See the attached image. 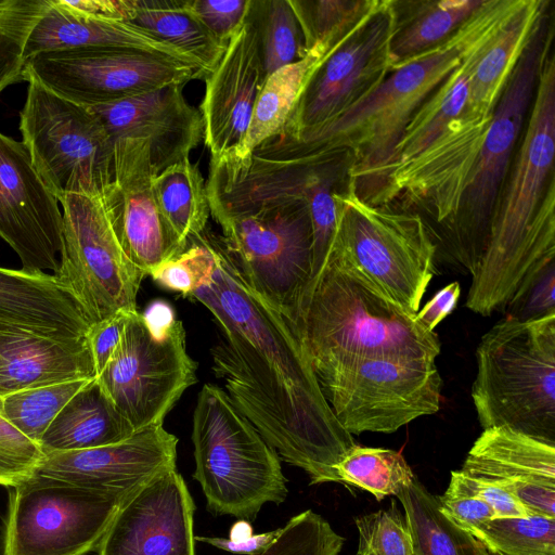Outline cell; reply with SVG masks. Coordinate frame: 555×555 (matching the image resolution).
Returning <instances> with one entry per match:
<instances>
[{
	"mask_svg": "<svg viewBox=\"0 0 555 555\" xmlns=\"http://www.w3.org/2000/svg\"><path fill=\"white\" fill-rule=\"evenodd\" d=\"M253 535V527L248 520L240 519L234 522L229 532V539L233 542H243Z\"/></svg>",
	"mask_w": 555,
	"mask_h": 555,
	"instance_id": "obj_53",
	"label": "cell"
},
{
	"mask_svg": "<svg viewBox=\"0 0 555 555\" xmlns=\"http://www.w3.org/2000/svg\"><path fill=\"white\" fill-rule=\"evenodd\" d=\"M461 470L506 488L528 513L555 518V444L505 427L483 429Z\"/></svg>",
	"mask_w": 555,
	"mask_h": 555,
	"instance_id": "obj_23",
	"label": "cell"
},
{
	"mask_svg": "<svg viewBox=\"0 0 555 555\" xmlns=\"http://www.w3.org/2000/svg\"><path fill=\"white\" fill-rule=\"evenodd\" d=\"M63 249L54 276L93 324L119 311L137 310L145 274L124 251L105 192L67 194L59 199Z\"/></svg>",
	"mask_w": 555,
	"mask_h": 555,
	"instance_id": "obj_13",
	"label": "cell"
},
{
	"mask_svg": "<svg viewBox=\"0 0 555 555\" xmlns=\"http://www.w3.org/2000/svg\"><path fill=\"white\" fill-rule=\"evenodd\" d=\"M49 0H0V93L24 80L26 39Z\"/></svg>",
	"mask_w": 555,
	"mask_h": 555,
	"instance_id": "obj_40",
	"label": "cell"
},
{
	"mask_svg": "<svg viewBox=\"0 0 555 555\" xmlns=\"http://www.w3.org/2000/svg\"><path fill=\"white\" fill-rule=\"evenodd\" d=\"M35 80L76 104L93 107L198 78L190 65L165 55L127 49L79 48L37 54L25 62Z\"/></svg>",
	"mask_w": 555,
	"mask_h": 555,
	"instance_id": "obj_16",
	"label": "cell"
},
{
	"mask_svg": "<svg viewBox=\"0 0 555 555\" xmlns=\"http://www.w3.org/2000/svg\"><path fill=\"white\" fill-rule=\"evenodd\" d=\"M131 311H119L93 323L86 334L87 345L92 358L94 376L98 377L116 351Z\"/></svg>",
	"mask_w": 555,
	"mask_h": 555,
	"instance_id": "obj_48",
	"label": "cell"
},
{
	"mask_svg": "<svg viewBox=\"0 0 555 555\" xmlns=\"http://www.w3.org/2000/svg\"><path fill=\"white\" fill-rule=\"evenodd\" d=\"M485 0L420 2L409 17H398L390 42V70L450 39ZM397 12V11H396Z\"/></svg>",
	"mask_w": 555,
	"mask_h": 555,
	"instance_id": "obj_34",
	"label": "cell"
},
{
	"mask_svg": "<svg viewBox=\"0 0 555 555\" xmlns=\"http://www.w3.org/2000/svg\"><path fill=\"white\" fill-rule=\"evenodd\" d=\"M137 433L93 378L61 410L39 441L43 454L120 442Z\"/></svg>",
	"mask_w": 555,
	"mask_h": 555,
	"instance_id": "obj_28",
	"label": "cell"
},
{
	"mask_svg": "<svg viewBox=\"0 0 555 555\" xmlns=\"http://www.w3.org/2000/svg\"><path fill=\"white\" fill-rule=\"evenodd\" d=\"M67 4L83 14L107 21L131 22L137 0H78Z\"/></svg>",
	"mask_w": 555,
	"mask_h": 555,
	"instance_id": "obj_51",
	"label": "cell"
},
{
	"mask_svg": "<svg viewBox=\"0 0 555 555\" xmlns=\"http://www.w3.org/2000/svg\"><path fill=\"white\" fill-rule=\"evenodd\" d=\"M339 482L373 494L377 501L397 496L416 478L400 452L356 444L337 464Z\"/></svg>",
	"mask_w": 555,
	"mask_h": 555,
	"instance_id": "obj_36",
	"label": "cell"
},
{
	"mask_svg": "<svg viewBox=\"0 0 555 555\" xmlns=\"http://www.w3.org/2000/svg\"><path fill=\"white\" fill-rule=\"evenodd\" d=\"M495 31L476 46L415 112L395 147L391 160L382 176L375 194L388 171L408 163L423 152L450 122L464 114L475 65L483 47Z\"/></svg>",
	"mask_w": 555,
	"mask_h": 555,
	"instance_id": "obj_30",
	"label": "cell"
},
{
	"mask_svg": "<svg viewBox=\"0 0 555 555\" xmlns=\"http://www.w3.org/2000/svg\"><path fill=\"white\" fill-rule=\"evenodd\" d=\"M449 490L470 494L487 502L498 517H525L529 515L521 502L501 485L469 476L461 469L451 472Z\"/></svg>",
	"mask_w": 555,
	"mask_h": 555,
	"instance_id": "obj_47",
	"label": "cell"
},
{
	"mask_svg": "<svg viewBox=\"0 0 555 555\" xmlns=\"http://www.w3.org/2000/svg\"><path fill=\"white\" fill-rule=\"evenodd\" d=\"M519 3L520 0H485L450 39L390 70L376 91L359 106L299 141L325 151L348 152V180L359 196L370 202L415 112Z\"/></svg>",
	"mask_w": 555,
	"mask_h": 555,
	"instance_id": "obj_3",
	"label": "cell"
},
{
	"mask_svg": "<svg viewBox=\"0 0 555 555\" xmlns=\"http://www.w3.org/2000/svg\"><path fill=\"white\" fill-rule=\"evenodd\" d=\"M293 322L317 379L351 361H435L441 345L411 313L358 274L327 258L307 287Z\"/></svg>",
	"mask_w": 555,
	"mask_h": 555,
	"instance_id": "obj_4",
	"label": "cell"
},
{
	"mask_svg": "<svg viewBox=\"0 0 555 555\" xmlns=\"http://www.w3.org/2000/svg\"><path fill=\"white\" fill-rule=\"evenodd\" d=\"M196 362L170 306L154 302L129 312L121 340L95 377L135 431L163 425L182 393L196 383Z\"/></svg>",
	"mask_w": 555,
	"mask_h": 555,
	"instance_id": "obj_9",
	"label": "cell"
},
{
	"mask_svg": "<svg viewBox=\"0 0 555 555\" xmlns=\"http://www.w3.org/2000/svg\"><path fill=\"white\" fill-rule=\"evenodd\" d=\"M128 495L31 475L10 491L3 555H88Z\"/></svg>",
	"mask_w": 555,
	"mask_h": 555,
	"instance_id": "obj_12",
	"label": "cell"
},
{
	"mask_svg": "<svg viewBox=\"0 0 555 555\" xmlns=\"http://www.w3.org/2000/svg\"><path fill=\"white\" fill-rule=\"evenodd\" d=\"M472 398L482 429L555 444V313L504 318L480 339Z\"/></svg>",
	"mask_w": 555,
	"mask_h": 555,
	"instance_id": "obj_5",
	"label": "cell"
},
{
	"mask_svg": "<svg viewBox=\"0 0 555 555\" xmlns=\"http://www.w3.org/2000/svg\"><path fill=\"white\" fill-rule=\"evenodd\" d=\"M279 531L280 528L263 533L253 534L243 542H233L229 538L201 535H195V541L207 543L217 548L234 554L259 555L275 539Z\"/></svg>",
	"mask_w": 555,
	"mask_h": 555,
	"instance_id": "obj_52",
	"label": "cell"
},
{
	"mask_svg": "<svg viewBox=\"0 0 555 555\" xmlns=\"http://www.w3.org/2000/svg\"><path fill=\"white\" fill-rule=\"evenodd\" d=\"M130 23L192 59L201 78L214 70L227 49L188 12L184 0H137Z\"/></svg>",
	"mask_w": 555,
	"mask_h": 555,
	"instance_id": "obj_32",
	"label": "cell"
},
{
	"mask_svg": "<svg viewBox=\"0 0 555 555\" xmlns=\"http://www.w3.org/2000/svg\"><path fill=\"white\" fill-rule=\"evenodd\" d=\"M192 442L193 478L210 513L249 521L264 504L285 501L287 480L279 454L216 385L206 384L198 392Z\"/></svg>",
	"mask_w": 555,
	"mask_h": 555,
	"instance_id": "obj_6",
	"label": "cell"
},
{
	"mask_svg": "<svg viewBox=\"0 0 555 555\" xmlns=\"http://www.w3.org/2000/svg\"><path fill=\"white\" fill-rule=\"evenodd\" d=\"M307 50L328 39L348 36L379 0H288Z\"/></svg>",
	"mask_w": 555,
	"mask_h": 555,
	"instance_id": "obj_39",
	"label": "cell"
},
{
	"mask_svg": "<svg viewBox=\"0 0 555 555\" xmlns=\"http://www.w3.org/2000/svg\"><path fill=\"white\" fill-rule=\"evenodd\" d=\"M115 142L145 140L155 173L190 157L203 140L201 113L183 94V85H170L111 104L89 107Z\"/></svg>",
	"mask_w": 555,
	"mask_h": 555,
	"instance_id": "obj_22",
	"label": "cell"
},
{
	"mask_svg": "<svg viewBox=\"0 0 555 555\" xmlns=\"http://www.w3.org/2000/svg\"><path fill=\"white\" fill-rule=\"evenodd\" d=\"M247 20L257 33L267 76L299 61L308 52L288 0H251Z\"/></svg>",
	"mask_w": 555,
	"mask_h": 555,
	"instance_id": "obj_35",
	"label": "cell"
},
{
	"mask_svg": "<svg viewBox=\"0 0 555 555\" xmlns=\"http://www.w3.org/2000/svg\"><path fill=\"white\" fill-rule=\"evenodd\" d=\"M214 259L209 231L191 240L184 251L154 268L149 275L162 287L189 297Z\"/></svg>",
	"mask_w": 555,
	"mask_h": 555,
	"instance_id": "obj_43",
	"label": "cell"
},
{
	"mask_svg": "<svg viewBox=\"0 0 555 555\" xmlns=\"http://www.w3.org/2000/svg\"><path fill=\"white\" fill-rule=\"evenodd\" d=\"M409 522L414 555H489L487 547L441 511L417 478L397 495Z\"/></svg>",
	"mask_w": 555,
	"mask_h": 555,
	"instance_id": "obj_33",
	"label": "cell"
},
{
	"mask_svg": "<svg viewBox=\"0 0 555 555\" xmlns=\"http://www.w3.org/2000/svg\"><path fill=\"white\" fill-rule=\"evenodd\" d=\"M92 377L94 369L86 337L67 339L0 330V398Z\"/></svg>",
	"mask_w": 555,
	"mask_h": 555,
	"instance_id": "obj_26",
	"label": "cell"
},
{
	"mask_svg": "<svg viewBox=\"0 0 555 555\" xmlns=\"http://www.w3.org/2000/svg\"><path fill=\"white\" fill-rule=\"evenodd\" d=\"M93 378L74 379L7 395L0 398V415L39 444L61 410Z\"/></svg>",
	"mask_w": 555,
	"mask_h": 555,
	"instance_id": "obj_37",
	"label": "cell"
},
{
	"mask_svg": "<svg viewBox=\"0 0 555 555\" xmlns=\"http://www.w3.org/2000/svg\"><path fill=\"white\" fill-rule=\"evenodd\" d=\"M20 131L53 195L101 194L114 180V141L89 108L28 80Z\"/></svg>",
	"mask_w": 555,
	"mask_h": 555,
	"instance_id": "obj_11",
	"label": "cell"
},
{
	"mask_svg": "<svg viewBox=\"0 0 555 555\" xmlns=\"http://www.w3.org/2000/svg\"><path fill=\"white\" fill-rule=\"evenodd\" d=\"M212 262L189 298L222 331L212 371L237 410L310 485L339 482L337 464L357 443L337 421L292 319L255 291L209 232Z\"/></svg>",
	"mask_w": 555,
	"mask_h": 555,
	"instance_id": "obj_1",
	"label": "cell"
},
{
	"mask_svg": "<svg viewBox=\"0 0 555 555\" xmlns=\"http://www.w3.org/2000/svg\"><path fill=\"white\" fill-rule=\"evenodd\" d=\"M155 176L147 141L114 142V180L105 198L124 251L145 275L182 253L158 209Z\"/></svg>",
	"mask_w": 555,
	"mask_h": 555,
	"instance_id": "obj_19",
	"label": "cell"
},
{
	"mask_svg": "<svg viewBox=\"0 0 555 555\" xmlns=\"http://www.w3.org/2000/svg\"><path fill=\"white\" fill-rule=\"evenodd\" d=\"M521 142L495 208L466 306L502 311L522 279L555 256V56L542 62Z\"/></svg>",
	"mask_w": 555,
	"mask_h": 555,
	"instance_id": "obj_2",
	"label": "cell"
},
{
	"mask_svg": "<svg viewBox=\"0 0 555 555\" xmlns=\"http://www.w3.org/2000/svg\"><path fill=\"white\" fill-rule=\"evenodd\" d=\"M489 555H502V554L489 552Z\"/></svg>",
	"mask_w": 555,
	"mask_h": 555,
	"instance_id": "obj_54",
	"label": "cell"
},
{
	"mask_svg": "<svg viewBox=\"0 0 555 555\" xmlns=\"http://www.w3.org/2000/svg\"><path fill=\"white\" fill-rule=\"evenodd\" d=\"M345 38L321 41L308 50L299 61L285 65L267 77L245 139L235 154L227 157L245 160L262 142L283 133L309 79Z\"/></svg>",
	"mask_w": 555,
	"mask_h": 555,
	"instance_id": "obj_29",
	"label": "cell"
},
{
	"mask_svg": "<svg viewBox=\"0 0 555 555\" xmlns=\"http://www.w3.org/2000/svg\"><path fill=\"white\" fill-rule=\"evenodd\" d=\"M546 5L544 0H521L486 43L472 75L465 115L491 120L495 104Z\"/></svg>",
	"mask_w": 555,
	"mask_h": 555,
	"instance_id": "obj_27",
	"label": "cell"
},
{
	"mask_svg": "<svg viewBox=\"0 0 555 555\" xmlns=\"http://www.w3.org/2000/svg\"><path fill=\"white\" fill-rule=\"evenodd\" d=\"M345 539L311 509L293 516L259 555H338Z\"/></svg>",
	"mask_w": 555,
	"mask_h": 555,
	"instance_id": "obj_41",
	"label": "cell"
},
{
	"mask_svg": "<svg viewBox=\"0 0 555 555\" xmlns=\"http://www.w3.org/2000/svg\"><path fill=\"white\" fill-rule=\"evenodd\" d=\"M267 77L257 33L246 20L204 78L205 94L198 111L211 160L231 156L241 146Z\"/></svg>",
	"mask_w": 555,
	"mask_h": 555,
	"instance_id": "obj_21",
	"label": "cell"
},
{
	"mask_svg": "<svg viewBox=\"0 0 555 555\" xmlns=\"http://www.w3.org/2000/svg\"><path fill=\"white\" fill-rule=\"evenodd\" d=\"M489 552L555 555V518L539 514L498 517L468 530Z\"/></svg>",
	"mask_w": 555,
	"mask_h": 555,
	"instance_id": "obj_38",
	"label": "cell"
},
{
	"mask_svg": "<svg viewBox=\"0 0 555 555\" xmlns=\"http://www.w3.org/2000/svg\"><path fill=\"white\" fill-rule=\"evenodd\" d=\"M502 311L518 321L555 313V256L543 259L522 279Z\"/></svg>",
	"mask_w": 555,
	"mask_h": 555,
	"instance_id": "obj_44",
	"label": "cell"
},
{
	"mask_svg": "<svg viewBox=\"0 0 555 555\" xmlns=\"http://www.w3.org/2000/svg\"><path fill=\"white\" fill-rule=\"evenodd\" d=\"M461 294L459 282H452L439 289L434 297L421 308L416 317L429 332H435L437 325L455 308Z\"/></svg>",
	"mask_w": 555,
	"mask_h": 555,
	"instance_id": "obj_50",
	"label": "cell"
},
{
	"mask_svg": "<svg viewBox=\"0 0 555 555\" xmlns=\"http://www.w3.org/2000/svg\"><path fill=\"white\" fill-rule=\"evenodd\" d=\"M194 512L181 474L166 472L124 500L98 555H196Z\"/></svg>",
	"mask_w": 555,
	"mask_h": 555,
	"instance_id": "obj_18",
	"label": "cell"
},
{
	"mask_svg": "<svg viewBox=\"0 0 555 555\" xmlns=\"http://www.w3.org/2000/svg\"><path fill=\"white\" fill-rule=\"evenodd\" d=\"M396 23L395 1L379 0L315 69L283 133L305 140L370 98L390 73Z\"/></svg>",
	"mask_w": 555,
	"mask_h": 555,
	"instance_id": "obj_15",
	"label": "cell"
},
{
	"mask_svg": "<svg viewBox=\"0 0 555 555\" xmlns=\"http://www.w3.org/2000/svg\"><path fill=\"white\" fill-rule=\"evenodd\" d=\"M227 253L250 286L289 319L312 276V224L298 197L208 194Z\"/></svg>",
	"mask_w": 555,
	"mask_h": 555,
	"instance_id": "obj_7",
	"label": "cell"
},
{
	"mask_svg": "<svg viewBox=\"0 0 555 555\" xmlns=\"http://www.w3.org/2000/svg\"><path fill=\"white\" fill-rule=\"evenodd\" d=\"M318 382L337 421L350 435L390 434L440 408L442 380L431 360H357Z\"/></svg>",
	"mask_w": 555,
	"mask_h": 555,
	"instance_id": "obj_14",
	"label": "cell"
},
{
	"mask_svg": "<svg viewBox=\"0 0 555 555\" xmlns=\"http://www.w3.org/2000/svg\"><path fill=\"white\" fill-rule=\"evenodd\" d=\"M43 452L0 415V485L14 487L30 477Z\"/></svg>",
	"mask_w": 555,
	"mask_h": 555,
	"instance_id": "obj_45",
	"label": "cell"
},
{
	"mask_svg": "<svg viewBox=\"0 0 555 555\" xmlns=\"http://www.w3.org/2000/svg\"><path fill=\"white\" fill-rule=\"evenodd\" d=\"M335 202L337 224L327 258L404 310L417 313L434 274L436 254L422 217L365 202L348 179L335 193Z\"/></svg>",
	"mask_w": 555,
	"mask_h": 555,
	"instance_id": "obj_8",
	"label": "cell"
},
{
	"mask_svg": "<svg viewBox=\"0 0 555 555\" xmlns=\"http://www.w3.org/2000/svg\"><path fill=\"white\" fill-rule=\"evenodd\" d=\"M59 204L24 143L0 132V237L17 254L22 270H57L63 249Z\"/></svg>",
	"mask_w": 555,
	"mask_h": 555,
	"instance_id": "obj_17",
	"label": "cell"
},
{
	"mask_svg": "<svg viewBox=\"0 0 555 555\" xmlns=\"http://www.w3.org/2000/svg\"><path fill=\"white\" fill-rule=\"evenodd\" d=\"M160 215L181 251L207 229L210 215L206 182L190 157L165 168L153 181Z\"/></svg>",
	"mask_w": 555,
	"mask_h": 555,
	"instance_id": "obj_31",
	"label": "cell"
},
{
	"mask_svg": "<svg viewBox=\"0 0 555 555\" xmlns=\"http://www.w3.org/2000/svg\"><path fill=\"white\" fill-rule=\"evenodd\" d=\"M91 325L54 274L0 268V330L73 339Z\"/></svg>",
	"mask_w": 555,
	"mask_h": 555,
	"instance_id": "obj_25",
	"label": "cell"
},
{
	"mask_svg": "<svg viewBox=\"0 0 555 555\" xmlns=\"http://www.w3.org/2000/svg\"><path fill=\"white\" fill-rule=\"evenodd\" d=\"M177 446L178 438L159 425L113 444L47 453L33 475L130 494L177 468Z\"/></svg>",
	"mask_w": 555,
	"mask_h": 555,
	"instance_id": "obj_20",
	"label": "cell"
},
{
	"mask_svg": "<svg viewBox=\"0 0 555 555\" xmlns=\"http://www.w3.org/2000/svg\"><path fill=\"white\" fill-rule=\"evenodd\" d=\"M443 514L465 530L496 518L493 508L480 498L449 489L438 496Z\"/></svg>",
	"mask_w": 555,
	"mask_h": 555,
	"instance_id": "obj_49",
	"label": "cell"
},
{
	"mask_svg": "<svg viewBox=\"0 0 555 555\" xmlns=\"http://www.w3.org/2000/svg\"><path fill=\"white\" fill-rule=\"evenodd\" d=\"M127 49L156 53L192 66L197 64L176 48L130 22L107 21L70 8L66 0H49V5L30 30L24 44L25 62L40 53L79 49Z\"/></svg>",
	"mask_w": 555,
	"mask_h": 555,
	"instance_id": "obj_24",
	"label": "cell"
},
{
	"mask_svg": "<svg viewBox=\"0 0 555 555\" xmlns=\"http://www.w3.org/2000/svg\"><path fill=\"white\" fill-rule=\"evenodd\" d=\"M250 3L251 0H184L188 12L225 44L245 24Z\"/></svg>",
	"mask_w": 555,
	"mask_h": 555,
	"instance_id": "obj_46",
	"label": "cell"
},
{
	"mask_svg": "<svg viewBox=\"0 0 555 555\" xmlns=\"http://www.w3.org/2000/svg\"><path fill=\"white\" fill-rule=\"evenodd\" d=\"M359 544L356 555H414L412 532L395 500L388 508L356 518Z\"/></svg>",
	"mask_w": 555,
	"mask_h": 555,
	"instance_id": "obj_42",
	"label": "cell"
},
{
	"mask_svg": "<svg viewBox=\"0 0 555 555\" xmlns=\"http://www.w3.org/2000/svg\"><path fill=\"white\" fill-rule=\"evenodd\" d=\"M547 17L545 11L495 104L459 210L451 221L459 257L470 273L485 249L512 156L530 111L539 72L552 48L554 34Z\"/></svg>",
	"mask_w": 555,
	"mask_h": 555,
	"instance_id": "obj_10",
	"label": "cell"
}]
</instances>
